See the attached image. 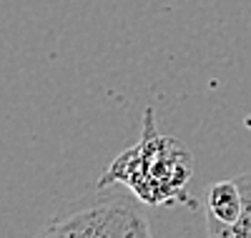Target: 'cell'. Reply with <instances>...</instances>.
Returning a JSON list of instances; mask_svg holds the SVG:
<instances>
[{
	"label": "cell",
	"mask_w": 251,
	"mask_h": 238,
	"mask_svg": "<svg viewBox=\"0 0 251 238\" xmlns=\"http://www.w3.org/2000/svg\"><path fill=\"white\" fill-rule=\"evenodd\" d=\"M203 203H206V218H214L219 223H236L244 211V198L236 178L214 183L206 190Z\"/></svg>",
	"instance_id": "cell-3"
},
{
	"label": "cell",
	"mask_w": 251,
	"mask_h": 238,
	"mask_svg": "<svg viewBox=\"0 0 251 238\" xmlns=\"http://www.w3.org/2000/svg\"><path fill=\"white\" fill-rule=\"evenodd\" d=\"M191 150L178 138L158 133L156 111L146 108L141 138L108 163L98 186H123L143 206H181L191 201Z\"/></svg>",
	"instance_id": "cell-1"
},
{
	"label": "cell",
	"mask_w": 251,
	"mask_h": 238,
	"mask_svg": "<svg viewBox=\"0 0 251 238\" xmlns=\"http://www.w3.org/2000/svg\"><path fill=\"white\" fill-rule=\"evenodd\" d=\"M48 226L58 238H153L143 203L123 186H98L50 218Z\"/></svg>",
	"instance_id": "cell-2"
},
{
	"label": "cell",
	"mask_w": 251,
	"mask_h": 238,
	"mask_svg": "<svg viewBox=\"0 0 251 238\" xmlns=\"http://www.w3.org/2000/svg\"><path fill=\"white\" fill-rule=\"evenodd\" d=\"M33 238H58V233H55V231H53V228H50V226L46 223V226L40 228V231H38V233H35Z\"/></svg>",
	"instance_id": "cell-5"
},
{
	"label": "cell",
	"mask_w": 251,
	"mask_h": 238,
	"mask_svg": "<svg viewBox=\"0 0 251 238\" xmlns=\"http://www.w3.org/2000/svg\"><path fill=\"white\" fill-rule=\"evenodd\" d=\"M244 198V211L236 223H219L206 218V236L208 238H251V173H241L236 178Z\"/></svg>",
	"instance_id": "cell-4"
}]
</instances>
